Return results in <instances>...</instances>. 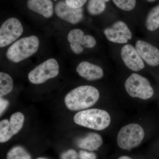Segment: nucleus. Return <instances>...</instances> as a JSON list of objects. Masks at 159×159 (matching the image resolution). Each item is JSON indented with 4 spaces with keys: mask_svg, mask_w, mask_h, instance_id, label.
Masks as SVG:
<instances>
[{
    "mask_svg": "<svg viewBox=\"0 0 159 159\" xmlns=\"http://www.w3.org/2000/svg\"><path fill=\"white\" fill-rule=\"evenodd\" d=\"M99 97L97 88L92 86L82 85L69 92L65 98V102L70 110H81L93 105Z\"/></svg>",
    "mask_w": 159,
    "mask_h": 159,
    "instance_id": "nucleus-1",
    "label": "nucleus"
},
{
    "mask_svg": "<svg viewBox=\"0 0 159 159\" xmlns=\"http://www.w3.org/2000/svg\"><path fill=\"white\" fill-rule=\"evenodd\" d=\"M39 44V39L36 35L22 38L9 47L6 51V57L11 62H21L35 54Z\"/></svg>",
    "mask_w": 159,
    "mask_h": 159,
    "instance_id": "nucleus-2",
    "label": "nucleus"
},
{
    "mask_svg": "<svg viewBox=\"0 0 159 159\" xmlns=\"http://www.w3.org/2000/svg\"><path fill=\"white\" fill-rule=\"evenodd\" d=\"M74 120L77 125L95 130H101L109 125L111 117L106 111L91 109L77 113L74 116Z\"/></svg>",
    "mask_w": 159,
    "mask_h": 159,
    "instance_id": "nucleus-3",
    "label": "nucleus"
},
{
    "mask_svg": "<svg viewBox=\"0 0 159 159\" xmlns=\"http://www.w3.org/2000/svg\"><path fill=\"white\" fill-rule=\"evenodd\" d=\"M145 136L144 129L135 123L123 126L118 133L117 143L122 149L130 150L139 146Z\"/></svg>",
    "mask_w": 159,
    "mask_h": 159,
    "instance_id": "nucleus-4",
    "label": "nucleus"
},
{
    "mask_svg": "<svg viewBox=\"0 0 159 159\" xmlns=\"http://www.w3.org/2000/svg\"><path fill=\"white\" fill-rule=\"evenodd\" d=\"M125 88L129 95L134 98L147 99L153 95L149 81L139 74H132L125 81Z\"/></svg>",
    "mask_w": 159,
    "mask_h": 159,
    "instance_id": "nucleus-5",
    "label": "nucleus"
},
{
    "mask_svg": "<svg viewBox=\"0 0 159 159\" xmlns=\"http://www.w3.org/2000/svg\"><path fill=\"white\" fill-rule=\"evenodd\" d=\"M59 73V66L57 60L49 58L30 71L28 78L33 84H41L57 77Z\"/></svg>",
    "mask_w": 159,
    "mask_h": 159,
    "instance_id": "nucleus-6",
    "label": "nucleus"
},
{
    "mask_svg": "<svg viewBox=\"0 0 159 159\" xmlns=\"http://www.w3.org/2000/svg\"><path fill=\"white\" fill-rule=\"evenodd\" d=\"M24 32L22 24L15 17L8 19L0 28V47L5 48L13 43Z\"/></svg>",
    "mask_w": 159,
    "mask_h": 159,
    "instance_id": "nucleus-7",
    "label": "nucleus"
},
{
    "mask_svg": "<svg viewBox=\"0 0 159 159\" xmlns=\"http://www.w3.org/2000/svg\"><path fill=\"white\" fill-rule=\"evenodd\" d=\"M67 38L71 51L76 54H81L84 48H92L97 44L95 38L89 34L85 35L84 32L79 29H73L69 31Z\"/></svg>",
    "mask_w": 159,
    "mask_h": 159,
    "instance_id": "nucleus-8",
    "label": "nucleus"
},
{
    "mask_svg": "<svg viewBox=\"0 0 159 159\" xmlns=\"http://www.w3.org/2000/svg\"><path fill=\"white\" fill-rule=\"evenodd\" d=\"M103 33L107 40L116 43H126L132 38V34L128 26L122 21L114 23L111 27L104 29Z\"/></svg>",
    "mask_w": 159,
    "mask_h": 159,
    "instance_id": "nucleus-9",
    "label": "nucleus"
},
{
    "mask_svg": "<svg viewBox=\"0 0 159 159\" xmlns=\"http://www.w3.org/2000/svg\"><path fill=\"white\" fill-rule=\"evenodd\" d=\"M55 12L59 18L72 25H76L83 19V9L71 8L66 4L65 1H60L56 4Z\"/></svg>",
    "mask_w": 159,
    "mask_h": 159,
    "instance_id": "nucleus-10",
    "label": "nucleus"
},
{
    "mask_svg": "<svg viewBox=\"0 0 159 159\" xmlns=\"http://www.w3.org/2000/svg\"><path fill=\"white\" fill-rule=\"evenodd\" d=\"M121 56L125 66L134 71L141 70L145 67V64L135 48L127 44L122 47Z\"/></svg>",
    "mask_w": 159,
    "mask_h": 159,
    "instance_id": "nucleus-11",
    "label": "nucleus"
},
{
    "mask_svg": "<svg viewBox=\"0 0 159 159\" xmlns=\"http://www.w3.org/2000/svg\"><path fill=\"white\" fill-rule=\"evenodd\" d=\"M135 48L143 60L148 65H159V50L155 47L144 41H137Z\"/></svg>",
    "mask_w": 159,
    "mask_h": 159,
    "instance_id": "nucleus-12",
    "label": "nucleus"
},
{
    "mask_svg": "<svg viewBox=\"0 0 159 159\" xmlns=\"http://www.w3.org/2000/svg\"><path fill=\"white\" fill-rule=\"evenodd\" d=\"M76 71L80 77L89 81L101 79L104 74L100 66L87 61L80 63L76 68Z\"/></svg>",
    "mask_w": 159,
    "mask_h": 159,
    "instance_id": "nucleus-13",
    "label": "nucleus"
},
{
    "mask_svg": "<svg viewBox=\"0 0 159 159\" xmlns=\"http://www.w3.org/2000/svg\"><path fill=\"white\" fill-rule=\"evenodd\" d=\"M27 6L29 10L46 18H51L54 14V6L51 0H28Z\"/></svg>",
    "mask_w": 159,
    "mask_h": 159,
    "instance_id": "nucleus-14",
    "label": "nucleus"
},
{
    "mask_svg": "<svg viewBox=\"0 0 159 159\" xmlns=\"http://www.w3.org/2000/svg\"><path fill=\"white\" fill-rule=\"evenodd\" d=\"M102 144V137L95 133L88 134L77 142V145L80 148L89 151L97 150Z\"/></svg>",
    "mask_w": 159,
    "mask_h": 159,
    "instance_id": "nucleus-15",
    "label": "nucleus"
},
{
    "mask_svg": "<svg viewBox=\"0 0 159 159\" xmlns=\"http://www.w3.org/2000/svg\"><path fill=\"white\" fill-rule=\"evenodd\" d=\"M25 117L20 112L15 113L10 117L9 120V132L11 137L16 134L22 128Z\"/></svg>",
    "mask_w": 159,
    "mask_h": 159,
    "instance_id": "nucleus-16",
    "label": "nucleus"
},
{
    "mask_svg": "<svg viewBox=\"0 0 159 159\" xmlns=\"http://www.w3.org/2000/svg\"><path fill=\"white\" fill-rule=\"evenodd\" d=\"M145 26L148 31H156L159 28V5L152 8L148 12Z\"/></svg>",
    "mask_w": 159,
    "mask_h": 159,
    "instance_id": "nucleus-17",
    "label": "nucleus"
},
{
    "mask_svg": "<svg viewBox=\"0 0 159 159\" xmlns=\"http://www.w3.org/2000/svg\"><path fill=\"white\" fill-rule=\"evenodd\" d=\"M13 87V82L11 76L4 72L0 73V96H6L11 93Z\"/></svg>",
    "mask_w": 159,
    "mask_h": 159,
    "instance_id": "nucleus-18",
    "label": "nucleus"
},
{
    "mask_svg": "<svg viewBox=\"0 0 159 159\" xmlns=\"http://www.w3.org/2000/svg\"><path fill=\"white\" fill-rule=\"evenodd\" d=\"M110 0H89L87 6L89 13L91 15L97 16L101 14L106 8V3Z\"/></svg>",
    "mask_w": 159,
    "mask_h": 159,
    "instance_id": "nucleus-19",
    "label": "nucleus"
},
{
    "mask_svg": "<svg viewBox=\"0 0 159 159\" xmlns=\"http://www.w3.org/2000/svg\"><path fill=\"white\" fill-rule=\"evenodd\" d=\"M6 159H31V157L25 149L21 146H16L8 152Z\"/></svg>",
    "mask_w": 159,
    "mask_h": 159,
    "instance_id": "nucleus-20",
    "label": "nucleus"
},
{
    "mask_svg": "<svg viewBox=\"0 0 159 159\" xmlns=\"http://www.w3.org/2000/svg\"><path fill=\"white\" fill-rule=\"evenodd\" d=\"M9 121L5 119L0 122V142L4 143L9 141L11 137L9 132Z\"/></svg>",
    "mask_w": 159,
    "mask_h": 159,
    "instance_id": "nucleus-21",
    "label": "nucleus"
},
{
    "mask_svg": "<svg viewBox=\"0 0 159 159\" xmlns=\"http://www.w3.org/2000/svg\"><path fill=\"white\" fill-rule=\"evenodd\" d=\"M115 5L119 9L125 11H130L134 9L136 0H112Z\"/></svg>",
    "mask_w": 159,
    "mask_h": 159,
    "instance_id": "nucleus-22",
    "label": "nucleus"
},
{
    "mask_svg": "<svg viewBox=\"0 0 159 159\" xmlns=\"http://www.w3.org/2000/svg\"><path fill=\"white\" fill-rule=\"evenodd\" d=\"M87 1V0H65L66 4L74 9L82 8Z\"/></svg>",
    "mask_w": 159,
    "mask_h": 159,
    "instance_id": "nucleus-23",
    "label": "nucleus"
},
{
    "mask_svg": "<svg viewBox=\"0 0 159 159\" xmlns=\"http://www.w3.org/2000/svg\"><path fill=\"white\" fill-rule=\"evenodd\" d=\"M77 154L74 149H70L61 155V159H77Z\"/></svg>",
    "mask_w": 159,
    "mask_h": 159,
    "instance_id": "nucleus-24",
    "label": "nucleus"
},
{
    "mask_svg": "<svg viewBox=\"0 0 159 159\" xmlns=\"http://www.w3.org/2000/svg\"><path fill=\"white\" fill-rule=\"evenodd\" d=\"M79 157L80 159H96V155L93 152H88L85 151L81 150L79 152Z\"/></svg>",
    "mask_w": 159,
    "mask_h": 159,
    "instance_id": "nucleus-25",
    "label": "nucleus"
},
{
    "mask_svg": "<svg viewBox=\"0 0 159 159\" xmlns=\"http://www.w3.org/2000/svg\"><path fill=\"white\" fill-rule=\"evenodd\" d=\"M8 105H9V102L7 100H5V99H2V97H1V99H0V113H1V115L3 113V112L5 111V110L7 107Z\"/></svg>",
    "mask_w": 159,
    "mask_h": 159,
    "instance_id": "nucleus-26",
    "label": "nucleus"
},
{
    "mask_svg": "<svg viewBox=\"0 0 159 159\" xmlns=\"http://www.w3.org/2000/svg\"><path fill=\"white\" fill-rule=\"evenodd\" d=\"M118 159H132L127 156H122L119 157Z\"/></svg>",
    "mask_w": 159,
    "mask_h": 159,
    "instance_id": "nucleus-27",
    "label": "nucleus"
},
{
    "mask_svg": "<svg viewBox=\"0 0 159 159\" xmlns=\"http://www.w3.org/2000/svg\"><path fill=\"white\" fill-rule=\"evenodd\" d=\"M146 1H148L149 2H155L156 0H146Z\"/></svg>",
    "mask_w": 159,
    "mask_h": 159,
    "instance_id": "nucleus-28",
    "label": "nucleus"
},
{
    "mask_svg": "<svg viewBox=\"0 0 159 159\" xmlns=\"http://www.w3.org/2000/svg\"><path fill=\"white\" fill-rule=\"evenodd\" d=\"M37 159H47L44 158H37Z\"/></svg>",
    "mask_w": 159,
    "mask_h": 159,
    "instance_id": "nucleus-29",
    "label": "nucleus"
}]
</instances>
